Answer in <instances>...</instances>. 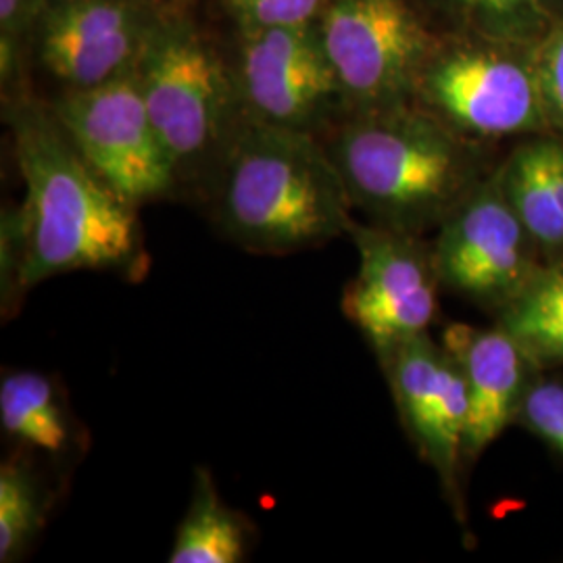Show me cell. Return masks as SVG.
Returning <instances> with one entry per match:
<instances>
[{"label": "cell", "instance_id": "2e32d148", "mask_svg": "<svg viewBox=\"0 0 563 563\" xmlns=\"http://www.w3.org/2000/svg\"><path fill=\"white\" fill-rule=\"evenodd\" d=\"M246 555V530L241 516L223 504L207 470H199L190 507L184 516L172 563H239Z\"/></svg>", "mask_w": 563, "mask_h": 563}, {"label": "cell", "instance_id": "7402d4cb", "mask_svg": "<svg viewBox=\"0 0 563 563\" xmlns=\"http://www.w3.org/2000/svg\"><path fill=\"white\" fill-rule=\"evenodd\" d=\"M537 71L549 128L563 136V23L537 46Z\"/></svg>", "mask_w": 563, "mask_h": 563}, {"label": "cell", "instance_id": "277c9868", "mask_svg": "<svg viewBox=\"0 0 563 563\" xmlns=\"http://www.w3.org/2000/svg\"><path fill=\"white\" fill-rule=\"evenodd\" d=\"M413 102L465 139L490 146L551 132L537 46L463 34L441 38L423 65Z\"/></svg>", "mask_w": 563, "mask_h": 563}, {"label": "cell", "instance_id": "603a6c76", "mask_svg": "<svg viewBox=\"0 0 563 563\" xmlns=\"http://www.w3.org/2000/svg\"><path fill=\"white\" fill-rule=\"evenodd\" d=\"M48 0H0L2 44H13L46 13Z\"/></svg>", "mask_w": 563, "mask_h": 563}, {"label": "cell", "instance_id": "d6986e66", "mask_svg": "<svg viewBox=\"0 0 563 563\" xmlns=\"http://www.w3.org/2000/svg\"><path fill=\"white\" fill-rule=\"evenodd\" d=\"M42 526L38 486L21 462L0 467V562H11L32 543Z\"/></svg>", "mask_w": 563, "mask_h": 563}, {"label": "cell", "instance_id": "9a60e30c", "mask_svg": "<svg viewBox=\"0 0 563 563\" xmlns=\"http://www.w3.org/2000/svg\"><path fill=\"white\" fill-rule=\"evenodd\" d=\"M495 323L543 372L563 365V255L543 260L522 290L504 305Z\"/></svg>", "mask_w": 563, "mask_h": 563}, {"label": "cell", "instance_id": "7a4b0ae2", "mask_svg": "<svg viewBox=\"0 0 563 563\" xmlns=\"http://www.w3.org/2000/svg\"><path fill=\"white\" fill-rule=\"evenodd\" d=\"M325 148L353 209L420 236L499 163L490 144L465 139L413 101L344 113Z\"/></svg>", "mask_w": 563, "mask_h": 563}, {"label": "cell", "instance_id": "ffe728a7", "mask_svg": "<svg viewBox=\"0 0 563 563\" xmlns=\"http://www.w3.org/2000/svg\"><path fill=\"white\" fill-rule=\"evenodd\" d=\"M516 426L563 457V378L539 369L528 384Z\"/></svg>", "mask_w": 563, "mask_h": 563}, {"label": "cell", "instance_id": "ba28073f", "mask_svg": "<svg viewBox=\"0 0 563 563\" xmlns=\"http://www.w3.org/2000/svg\"><path fill=\"white\" fill-rule=\"evenodd\" d=\"M497 167L499 163L444 218L432 241L444 288L490 316L511 301L543 263L537 242L505 197Z\"/></svg>", "mask_w": 563, "mask_h": 563}, {"label": "cell", "instance_id": "e0dca14e", "mask_svg": "<svg viewBox=\"0 0 563 563\" xmlns=\"http://www.w3.org/2000/svg\"><path fill=\"white\" fill-rule=\"evenodd\" d=\"M463 36L539 46L563 23V0H444Z\"/></svg>", "mask_w": 563, "mask_h": 563}, {"label": "cell", "instance_id": "30bf717a", "mask_svg": "<svg viewBox=\"0 0 563 563\" xmlns=\"http://www.w3.org/2000/svg\"><path fill=\"white\" fill-rule=\"evenodd\" d=\"M236 88L255 120L318 134L346 113L341 81L325 55L320 27H246Z\"/></svg>", "mask_w": 563, "mask_h": 563}, {"label": "cell", "instance_id": "5b68a950", "mask_svg": "<svg viewBox=\"0 0 563 563\" xmlns=\"http://www.w3.org/2000/svg\"><path fill=\"white\" fill-rule=\"evenodd\" d=\"M134 71L178 174L222 155L244 113L241 95L222 60L188 21H155Z\"/></svg>", "mask_w": 563, "mask_h": 563}, {"label": "cell", "instance_id": "5bb4252c", "mask_svg": "<svg viewBox=\"0 0 563 563\" xmlns=\"http://www.w3.org/2000/svg\"><path fill=\"white\" fill-rule=\"evenodd\" d=\"M505 197L543 260L563 255V136L541 132L514 142L499 162Z\"/></svg>", "mask_w": 563, "mask_h": 563}, {"label": "cell", "instance_id": "44dd1931", "mask_svg": "<svg viewBox=\"0 0 563 563\" xmlns=\"http://www.w3.org/2000/svg\"><path fill=\"white\" fill-rule=\"evenodd\" d=\"M244 27H290L313 23L325 0H228Z\"/></svg>", "mask_w": 563, "mask_h": 563}, {"label": "cell", "instance_id": "9c48e42d", "mask_svg": "<svg viewBox=\"0 0 563 563\" xmlns=\"http://www.w3.org/2000/svg\"><path fill=\"white\" fill-rule=\"evenodd\" d=\"M349 239L357 246L360 267L344 286L341 309L376 357L428 334L443 288L432 242L420 234L357 222Z\"/></svg>", "mask_w": 563, "mask_h": 563}, {"label": "cell", "instance_id": "8fae6325", "mask_svg": "<svg viewBox=\"0 0 563 563\" xmlns=\"http://www.w3.org/2000/svg\"><path fill=\"white\" fill-rule=\"evenodd\" d=\"M378 362L409 441L437 472L446 501L465 526L462 470L467 390L460 365L443 342L430 334L402 342Z\"/></svg>", "mask_w": 563, "mask_h": 563}, {"label": "cell", "instance_id": "3957f363", "mask_svg": "<svg viewBox=\"0 0 563 563\" xmlns=\"http://www.w3.org/2000/svg\"><path fill=\"white\" fill-rule=\"evenodd\" d=\"M218 220L244 249L274 255L349 236L355 223L325 144L246 113L223 148Z\"/></svg>", "mask_w": 563, "mask_h": 563}, {"label": "cell", "instance_id": "ac0fdd59", "mask_svg": "<svg viewBox=\"0 0 563 563\" xmlns=\"http://www.w3.org/2000/svg\"><path fill=\"white\" fill-rule=\"evenodd\" d=\"M0 422L21 443L48 453H57L67 443V423L55 390L34 372L4 376L0 384Z\"/></svg>", "mask_w": 563, "mask_h": 563}, {"label": "cell", "instance_id": "7c38bea8", "mask_svg": "<svg viewBox=\"0 0 563 563\" xmlns=\"http://www.w3.org/2000/svg\"><path fill=\"white\" fill-rule=\"evenodd\" d=\"M155 21L132 0H63L44 13L42 60L71 88L99 86L136 65Z\"/></svg>", "mask_w": 563, "mask_h": 563}, {"label": "cell", "instance_id": "4fadbf2b", "mask_svg": "<svg viewBox=\"0 0 563 563\" xmlns=\"http://www.w3.org/2000/svg\"><path fill=\"white\" fill-rule=\"evenodd\" d=\"M443 346L462 369L467 390L465 462H476L484 451L518 423L520 405L539 367L528 360L504 328H476L449 323Z\"/></svg>", "mask_w": 563, "mask_h": 563}, {"label": "cell", "instance_id": "8992f818", "mask_svg": "<svg viewBox=\"0 0 563 563\" xmlns=\"http://www.w3.org/2000/svg\"><path fill=\"white\" fill-rule=\"evenodd\" d=\"M349 111L413 101L441 38L407 0H332L318 23Z\"/></svg>", "mask_w": 563, "mask_h": 563}, {"label": "cell", "instance_id": "6da1fadb", "mask_svg": "<svg viewBox=\"0 0 563 563\" xmlns=\"http://www.w3.org/2000/svg\"><path fill=\"white\" fill-rule=\"evenodd\" d=\"M11 128L27 188L11 251L21 290L69 272L128 269L139 262L136 207L86 163L53 109L20 102Z\"/></svg>", "mask_w": 563, "mask_h": 563}, {"label": "cell", "instance_id": "52a82bcc", "mask_svg": "<svg viewBox=\"0 0 563 563\" xmlns=\"http://www.w3.org/2000/svg\"><path fill=\"white\" fill-rule=\"evenodd\" d=\"M86 163L123 201L139 207L169 192L176 167L151 120L134 67L92 88H71L53 104Z\"/></svg>", "mask_w": 563, "mask_h": 563}]
</instances>
